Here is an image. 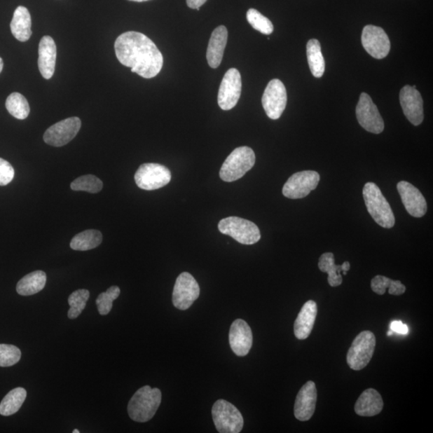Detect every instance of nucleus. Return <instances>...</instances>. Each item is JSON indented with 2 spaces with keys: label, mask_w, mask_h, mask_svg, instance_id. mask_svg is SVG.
<instances>
[{
  "label": "nucleus",
  "mask_w": 433,
  "mask_h": 433,
  "mask_svg": "<svg viewBox=\"0 0 433 433\" xmlns=\"http://www.w3.org/2000/svg\"><path fill=\"white\" fill-rule=\"evenodd\" d=\"M403 112L413 125L418 126L424 120L423 99L416 88L404 86L399 93Z\"/></svg>",
  "instance_id": "nucleus-16"
},
{
  "label": "nucleus",
  "mask_w": 433,
  "mask_h": 433,
  "mask_svg": "<svg viewBox=\"0 0 433 433\" xmlns=\"http://www.w3.org/2000/svg\"><path fill=\"white\" fill-rule=\"evenodd\" d=\"M363 196L369 213L373 216L376 223L384 228H392L396 223L395 216L380 188L375 183H366Z\"/></svg>",
  "instance_id": "nucleus-3"
},
{
  "label": "nucleus",
  "mask_w": 433,
  "mask_h": 433,
  "mask_svg": "<svg viewBox=\"0 0 433 433\" xmlns=\"http://www.w3.org/2000/svg\"><path fill=\"white\" fill-rule=\"evenodd\" d=\"M81 121L78 118H70L49 127L44 132L43 141L49 146L61 147L74 140L79 132Z\"/></svg>",
  "instance_id": "nucleus-14"
},
{
  "label": "nucleus",
  "mask_w": 433,
  "mask_h": 433,
  "mask_svg": "<svg viewBox=\"0 0 433 433\" xmlns=\"http://www.w3.org/2000/svg\"><path fill=\"white\" fill-rule=\"evenodd\" d=\"M3 69H4V61H3V59L0 57V74H1Z\"/></svg>",
  "instance_id": "nucleus-40"
},
{
  "label": "nucleus",
  "mask_w": 433,
  "mask_h": 433,
  "mask_svg": "<svg viewBox=\"0 0 433 433\" xmlns=\"http://www.w3.org/2000/svg\"><path fill=\"white\" fill-rule=\"evenodd\" d=\"M247 19L249 24L254 29L263 33L264 35H270L274 31V26L271 21L261 14L259 11L251 8L247 13Z\"/></svg>",
  "instance_id": "nucleus-34"
},
{
  "label": "nucleus",
  "mask_w": 433,
  "mask_h": 433,
  "mask_svg": "<svg viewBox=\"0 0 433 433\" xmlns=\"http://www.w3.org/2000/svg\"><path fill=\"white\" fill-rule=\"evenodd\" d=\"M373 291L380 296L385 295L387 289L388 293L392 296H401L406 291V287L399 280H392L390 277L376 275L371 282Z\"/></svg>",
  "instance_id": "nucleus-30"
},
{
  "label": "nucleus",
  "mask_w": 433,
  "mask_h": 433,
  "mask_svg": "<svg viewBox=\"0 0 433 433\" xmlns=\"http://www.w3.org/2000/svg\"><path fill=\"white\" fill-rule=\"evenodd\" d=\"M199 295L198 283L192 275L183 272L177 277L173 291V303L176 308L181 310L190 308Z\"/></svg>",
  "instance_id": "nucleus-12"
},
{
  "label": "nucleus",
  "mask_w": 433,
  "mask_h": 433,
  "mask_svg": "<svg viewBox=\"0 0 433 433\" xmlns=\"http://www.w3.org/2000/svg\"><path fill=\"white\" fill-rule=\"evenodd\" d=\"M102 181L91 174L81 176L71 183V188L74 191L97 193L102 190Z\"/></svg>",
  "instance_id": "nucleus-33"
},
{
  "label": "nucleus",
  "mask_w": 433,
  "mask_h": 433,
  "mask_svg": "<svg viewBox=\"0 0 433 433\" xmlns=\"http://www.w3.org/2000/svg\"><path fill=\"white\" fill-rule=\"evenodd\" d=\"M390 330L401 335H407L409 331L408 327L406 324H403L402 322L399 320L392 322L390 324Z\"/></svg>",
  "instance_id": "nucleus-38"
},
{
  "label": "nucleus",
  "mask_w": 433,
  "mask_h": 433,
  "mask_svg": "<svg viewBox=\"0 0 433 433\" xmlns=\"http://www.w3.org/2000/svg\"><path fill=\"white\" fill-rule=\"evenodd\" d=\"M317 312V304L315 301L305 303L294 325V332L298 340H306L309 337L313 330Z\"/></svg>",
  "instance_id": "nucleus-21"
},
{
  "label": "nucleus",
  "mask_w": 433,
  "mask_h": 433,
  "mask_svg": "<svg viewBox=\"0 0 433 433\" xmlns=\"http://www.w3.org/2000/svg\"><path fill=\"white\" fill-rule=\"evenodd\" d=\"M361 41L366 51L376 59L385 58L390 52V38L380 27L374 25L364 27Z\"/></svg>",
  "instance_id": "nucleus-15"
},
{
  "label": "nucleus",
  "mask_w": 433,
  "mask_h": 433,
  "mask_svg": "<svg viewBox=\"0 0 433 433\" xmlns=\"http://www.w3.org/2000/svg\"><path fill=\"white\" fill-rule=\"evenodd\" d=\"M255 154L252 148L238 147L226 158L220 170L221 179L232 182L242 179L255 164Z\"/></svg>",
  "instance_id": "nucleus-4"
},
{
  "label": "nucleus",
  "mask_w": 433,
  "mask_h": 433,
  "mask_svg": "<svg viewBox=\"0 0 433 433\" xmlns=\"http://www.w3.org/2000/svg\"><path fill=\"white\" fill-rule=\"evenodd\" d=\"M121 290L118 287L113 286L107 291L99 294L96 303L99 315H106L113 308V303L120 296Z\"/></svg>",
  "instance_id": "nucleus-35"
},
{
  "label": "nucleus",
  "mask_w": 433,
  "mask_h": 433,
  "mask_svg": "<svg viewBox=\"0 0 433 433\" xmlns=\"http://www.w3.org/2000/svg\"><path fill=\"white\" fill-rule=\"evenodd\" d=\"M162 403V392L158 388L144 386L138 390L128 404L130 418L139 423L151 420Z\"/></svg>",
  "instance_id": "nucleus-2"
},
{
  "label": "nucleus",
  "mask_w": 433,
  "mask_h": 433,
  "mask_svg": "<svg viewBox=\"0 0 433 433\" xmlns=\"http://www.w3.org/2000/svg\"><path fill=\"white\" fill-rule=\"evenodd\" d=\"M376 344L373 332L364 331L359 333L348 350L347 362L349 367L355 371L364 369L373 357Z\"/></svg>",
  "instance_id": "nucleus-6"
},
{
  "label": "nucleus",
  "mask_w": 433,
  "mask_h": 433,
  "mask_svg": "<svg viewBox=\"0 0 433 433\" xmlns=\"http://www.w3.org/2000/svg\"><path fill=\"white\" fill-rule=\"evenodd\" d=\"M320 176L317 172L306 170L293 174L282 188V194L287 198L301 199L318 186Z\"/></svg>",
  "instance_id": "nucleus-9"
},
{
  "label": "nucleus",
  "mask_w": 433,
  "mask_h": 433,
  "mask_svg": "<svg viewBox=\"0 0 433 433\" xmlns=\"http://www.w3.org/2000/svg\"><path fill=\"white\" fill-rule=\"evenodd\" d=\"M393 335V331L392 330H390L387 331V336H391Z\"/></svg>",
  "instance_id": "nucleus-42"
},
{
  "label": "nucleus",
  "mask_w": 433,
  "mask_h": 433,
  "mask_svg": "<svg viewBox=\"0 0 433 433\" xmlns=\"http://www.w3.org/2000/svg\"><path fill=\"white\" fill-rule=\"evenodd\" d=\"M115 53L120 63L131 68L143 78L151 79L159 74L163 55L151 39L137 32H127L116 39Z\"/></svg>",
  "instance_id": "nucleus-1"
},
{
  "label": "nucleus",
  "mask_w": 433,
  "mask_h": 433,
  "mask_svg": "<svg viewBox=\"0 0 433 433\" xmlns=\"http://www.w3.org/2000/svg\"><path fill=\"white\" fill-rule=\"evenodd\" d=\"M228 39V31L225 26L216 27L209 39L207 58L210 68H219L224 58V54Z\"/></svg>",
  "instance_id": "nucleus-22"
},
{
  "label": "nucleus",
  "mask_w": 433,
  "mask_h": 433,
  "mask_svg": "<svg viewBox=\"0 0 433 433\" xmlns=\"http://www.w3.org/2000/svg\"><path fill=\"white\" fill-rule=\"evenodd\" d=\"M74 432V433H80V431H79V430H77V429H75V430H74V432Z\"/></svg>",
  "instance_id": "nucleus-43"
},
{
  "label": "nucleus",
  "mask_w": 433,
  "mask_h": 433,
  "mask_svg": "<svg viewBox=\"0 0 433 433\" xmlns=\"http://www.w3.org/2000/svg\"><path fill=\"white\" fill-rule=\"evenodd\" d=\"M135 179L139 188L144 191H155L168 185L171 173L165 166L156 163H146L139 167Z\"/></svg>",
  "instance_id": "nucleus-8"
},
{
  "label": "nucleus",
  "mask_w": 433,
  "mask_h": 433,
  "mask_svg": "<svg viewBox=\"0 0 433 433\" xmlns=\"http://www.w3.org/2000/svg\"><path fill=\"white\" fill-rule=\"evenodd\" d=\"M212 416L216 429L220 433H238L242 430L244 420L240 411L225 399L214 403Z\"/></svg>",
  "instance_id": "nucleus-7"
},
{
  "label": "nucleus",
  "mask_w": 433,
  "mask_h": 433,
  "mask_svg": "<svg viewBox=\"0 0 433 433\" xmlns=\"http://www.w3.org/2000/svg\"><path fill=\"white\" fill-rule=\"evenodd\" d=\"M319 268L322 272L329 275L327 281L331 287H335L342 284L341 273L343 271L348 272L351 268V265L348 262L343 263L342 265H336L334 254L327 252L321 255L319 260Z\"/></svg>",
  "instance_id": "nucleus-24"
},
{
  "label": "nucleus",
  "mask_w": 433,
  "mask_h": 433,
  "mask_svg": "<svg viewBox=\"0 0 433 433\" xmlns=\"http://www.w3.org/2000/svg\"><path fill=\"white\" fill-rule=\"evenodd\" d=\"M287 93L283 83L274 79L268 83L262 98L263 106L266 115L272 120L280 118L287 106Z\"/></svg>",
  "instance_id": "nucleus-11"
},
{
  "label": "nucleus",
  "mask_w": 433,
  "mask_h": 433,
  "mask_svg": "<svg viewBox=\"0 0 433 433\" xmlns=\"http://www.w3.org/2000/svg\"><path fill=\"white\" fill-rule=\"evenodd\" d=\"M57 60V46L51 36H46L41 39L39 46L38 66L44 79H51Z\"/></svg>",
  "instance_id": "nucleus-20"
},
{
  "label": "nucleus",
  "mask_w": 433,
  "mask_h": 433,
  "mask_svg": "<svg viewBox=\"0 0 433 433\" xmlns=\"http://www.w3.org/2000/svg\"><path fill=\"white\" fill-rule=\"evenodd\" d=\"M46 272L42 270L32 272L19 281L16 286V291L23 296H33L43 290L46 285Z\"/></svg>",
  "instance_id": "nucleus-26"
},
{
  "label": "nucleus",
  "mask_w": 433,
  "mask_h": 433,
  "mask_svg": "<svg viewBox=\"0 0 433 433\" xmlns=\"http://www.w3.org/2000/svg\"><path fill=\"white\" fill-rule=\"evenodd\" d=\"M6 108L15 118L25 120L30 114V106L27 99L19 92H13L8 97Z\"/></svg>",
  "instance_id": "nucleus-31"
},
{
  "label": "nucleus",
  "mask_w": 433,
  "mask_h": 433,
  "mask_svg": "<svg viewBox=\"0 0 433 433\" xmlns=\"http://www.w3.org/2000/svg\"><path fill=\"white\" fill-rule=\"evenodd\" d=\"M219 230L221 234L234 238L243 245H253L261 238L260 231L256 225L238 216H228L221 220Z\"/></svg>",
  "instance_id": "nucleus-5"
},
{
  "label": "nucleus",
  "mask_w": 433,
  "mask_h": 433,
  "mask_svg": "<svg viewBox=\"0 0 433 433\" xmlns=\"http://www.w3.org/2000/svg\"><path fill=\"white\" fill-rule=\"evenodd\" d=\"M241 92L240 72L236 69H231L226 71L219 88L218 102L220 108L227 111L236 106Z\"/></svg>",
  "instance_id": "nucleus-13"
},
{
  "label": "nucleus",
  "mask_w": 433,
  "mask_h": 433,
  "mask_svg": "<svg viewBox=\"0 0 433 433\" xmlns=\"http://www.w3.org/2000/svg\"><path fill=\"white\" fill-rule=\"evenodd\" d=\"M15 170L6 160L0 158V186L9 184L14 179Z\"/></svg>",
  "instance_id": "nucleus-37"
},
{
  "label": "nucleus",
  "mask_w": 433,
  "mask_h": 433,
  "mask_svg": "<svg viewBox=\"0 0 433 433\" xmlns=\"http://www.w3.org/2000/svg\"><path fill=\"white\" fill-rule=\"evenodd\" d=\"M229 341L232 351L238 357H245L251 351L253 334L246 321L236 319L233 322L229 333Z\"/></svg>",
  "instance_id": "nucleus-18"
},
{
  "label": "nucleus",
  "mask_w": 433,
  "mask_h": 433,
  "mask_svg": "<svg viewBox=\"0 0 433 433\" xmlns=\"http://www.w3.org/2000/svg\"><path fill=\"white\" fill-rule=\"evenodd\" d=\"M10 27L16 40L20 42L29 41L32 33L29 11L23 6L16 8Z\"/></svg>",
  "instance_id": "nucleus-25"
},
{
  "label": "nucleus",
  "mask_w": 433,
  "mask_h": 433,
  "mask_svg": "<svg viewBox=\"0 0 433 433\" xmlns=\"http://www.w3.org/2000/svg\"><path fill=\"white\" fill-rule=\"evenodd\" d=\"M357 118L359 124L368 132L380 135L385 130V122L369 94H361L357 106Z\"/></svg>",
  "instance_id": "nucleus-10"
},
{
  "label": "nucleus",
  "mask_w": 433,
  "mask_h": 433,
  "mask_svg": "<svg viewBox=\"0 0 433 433\" xmlns=\"http://www.w3.org/2000/svg\"><path fill=\"white\" fill-rule=\"evenodd\" d=\"M130 1L142 3V2L149 1V0H130Z\"/></svg>",
  "instance_id": "nucleus-41"
},
{
  "label": "nucleus",
  "mask_w": 433,
  "mask_h": 433,
  "mask_svg": "<svg viewBox=\"0 0 433 433\" xmlns=\"http://www.w3.org/2000/svg\"><path fill=\"white\" fill-rule=\"evenodd\" d=\"M102 242V234L97 230H87L72 238L70 247L74 251L86 252L97 247Z\"/></svg>",
  "instance_id": "nucleus-28"
},
{
  "label": "nucleus",
  "mask_w": 433,
  "mask_h": 433,
  "mask_svg": "<svg viewBox=\"0 0 433 433\" xmlns=\"http://www.w3.org/2000/svg\"><path fill=\"white\" fill-rule=\"evenodd\" d=\"M90 296V291L85 290V289H80V290L71 294L68 301L70 306L68 312L69 319H74L78 317L83 310H85Z\"/></svg>",
  "instance_id": "nucleus-32"
},
{
  "label": "nucleus",
  "mask_w": 433,
  "mask_h": 433,
  "mask_svg": "<svg viewBox=\"0 0 433 433\" xmlns=\"http://www.w3.org/2000/svg\"><path fill=\"white\" fill-rule=\"evenodd\" d=\"M27 397V392L23 387H16L10 391L0 403V415H12L18 412Z\"/></svg>",
  "instance_id": "nucleus-29"
},
{
  "label": "nucleus",
  "mask_w": 433,
  "mask_h": 433,
  "mask_svg": "<svg viewBox=\"0 0 433 433\" xmlns=\"http://www.w3.org/2000/svg\"><path fill=\"white\" fill-rule=\"evenodd\" d=\"M207 1V0H186V4L188 8L199 11L200 7H202Z\"/></svg>",
  "instance_id": "nucleus-39"
},
{
  "label": "nucleus",
  "mask_w": 433,
  "mask_h": 433,
  "mask_svg": "<svg viewBox=\"0 0 433 433\" xmlns=\"http://www.w3.org/2000/svg\"><path fill=\"white\" fill-rule=\"evenodd\" d=\"M317 390L313 381H308L298 392L294 413L296 418L301 421H308L315 413Z\"/></svg>",
  "instance_id": "nucleus-19"
},
{
  "label": "nucleus",
  "mask_w": 433,
  "mask_h": 433,
  "mask_svg": "<svg viewBox=\"0 0 433 433\" xmlns=\"http://www.w3.org/2000/svg\"><path fill=\"white\" fill-rule=\"evenodd\" d=\"M384 401L380 394L373 388L365 390L355 405V412L360 416H374L381 413Z\"/></svg>",
  "instance_id": "nucleus-23"
},
{
  "label": "nucleus",
  "mask_w": 433,
  "mask_h": 433,
  "mask_svg": "<svg viewBox=\"0 0 433 433\" xmlns=\"http://www.w3.org/2000/svg\"><path fill=\"white\" fill-rule=\"evenodd\" d=\"M307 57L312 75L316 78H320L325 71V60L322 54L320 43L316 39L308 42Z\"/></svg>",
  "instance_id": "nucleus-27"
},
{
  "label": "nucleus",
  "mask_w": 433,
  "mask_h": 433,
  "mask_svg": "<svg viewBox=\"0 0 433 433\" xmlns=\"http://www.w3.org/2000/svg\"><path fill=\"white\" fill-rule=\"evenodd\" d=\"M397 190L408 213L415 218H421L427 213V202L423 194L411 183L399 181Z\"/></svg>",
  "instance_id": "nucleus-17"
},
{
  "label": "nucleus",
  "mask_w": 433,
  "mask_h": 433,
  "mask_svg": "<svg viewBox=\"0 0 433 433\" xmlns=\"http://www.w3.org/2000/svg\"><path fill=\"white\" fill-rule=\"evenodd\" d=\"M21 359L20 349L10 344H0V367H12Z\"/></svg>",
  "instance_id": "nucleus-36"
}]
</instances>
